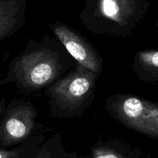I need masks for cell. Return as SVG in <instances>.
<instances>
[{"label":"cell","mask_w":158,"mask_h":158,"mask_svg":"<svg viewBox=\"0 0 158 158\" xmlns=\"http://www.w3.org/2000/svg\"><path fill=\"white\" fill-rule=\"evenodd\" d=\"M60 68V59L53 51L31 50L12 60L7 77L0 83L15 82L23 89L35 90L52 83L58 77Z\"/></svg>","instance_id":"1"},{"label":"cell","mask_w":158,"mask_h":158,"mask_svg":"<svg viewBox=\"0 0 158 158\" xmlns=\"http://www.w3.org/2000/svg\"><path fill=\"white\" fill-rule=\"evenodd\" d=\"M106 110L128 127L158 138V106L148 100L129 95H114L106 101Z\"/></svg>","instance_id":"2"},{"label":"cell","mask_w":158,"mask_h":158,"mask_svg":"<svg viewBox=\"0 0 158 158\" xmlns=\"http://www.w3.org/2000/svg\"><path fill=\"white\" fill-rule=\"evenodd\" d=\"M97 75L79 63L74 72L54 83L48 92L59 107L74 110L90 97Z\"/></svg>","instance_id":"3"},{"label":"cell","mask_w":158,"mask_h":158,"mask_svg":"<svg viewBox=\"0 0 158 158\" xmlns=\"http://www.w3.org/2000/svg\"><path fill=\"white\" fill-rule=\"evenodd\" d=\"M35 110L28 103L18 104L6 112L0 125V140L4 144L21 141L32 131Z\"/></svg>","instance_id":"4"},{"label":"cell","mask_w":158,"mask_h":158,"mask_svg":"<svg viewBox=\"0 0 158 158\" xmlns=\"http://www.w3.org/2000/svg\"><path fill=\"white\" fill-rule=\"evenodd\" d=\"M52 29L68 52L80 64L96 74L101 72L102 60L100 55L80 34L63 25H57Z\"/></svg>","instance_id":"5"},{"label":"cell","mask_w":158,"mask_h":158,"mask_svg":"<svg viewBox=\"0 0 158 158\" xmlns=\"http://www.w3.org/2000/svg\"><path fill=\"white\" fill-rule=\"evenodd\" d=\"M17 20L12 8L0 2V41L9 37L17 29Z\"/></svg>","instance_id":"6"},{"label":"cell","mask_w":158,"mask_h":158,"mask_svg":"<svg viewBox=\"0 0 158 158\" xmlns=\"http://www.w3.org/2000/svg\"><path fill=\"white\" fill-rule=\"evenodd\" d=\"M136 61L143 71L157 76L158 69V52L157 50H145L139 52Z\"/></svg>","instance_id":"7"},{"label":"cell","mask_w":158,"mask_h":158,"mask_svg":"<svg viewBox=\"0 0 158 158\" xmlns=\"http://www.w3.org/2000/svg\"><path fill=\"white\" fill-rule=\"evenodd\" d=\"M120 9L114 0H103V12L106 16L117 20Z\"/></svg>","instance_id":"8"},{"label":"cell","mask_w":158,"mask_h":158,"mask_svg":"<svg viewBox=\"0 0 158 158\" xmlns=\"http://www.w3.org/2000/svg\"><path fill=\"white\" fill-rule=\"evenodd\" d=\"M5 106H6V99L2 98L0 101V118L5 111Z\"/></svg>","instance_id":"9"},{"label":"cell","mask_w":158,"mask_h":158,"mask_svg":"<svg viewBox=\"0 0 158 158\" xmlns=\"http://www.w3.org/2000/svg\"><path fill=\"white\" fill-rule=\"evenodd\" d=\"M11 157V153L0 151V158H9Z\"/></svg>","instance_id":"10"},{"label":"cell","mask_w":158,"mask_h":158,"mask_svg":"<svg viewBox=\"0 0 158 158\" xmlns=\"http://www.w3.org/2000/svg\"><path fill=\"white\" fill-rule=\"evenodd\" d=\"M97 158H118L116 155L112 154H103V155H100Z\"/></svg>","instance_id":"11"}]
</instances>
